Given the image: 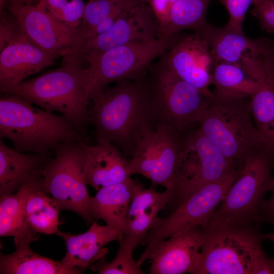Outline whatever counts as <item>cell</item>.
Wrapping results in <instances>:
<instances>
[{
	"label": "cell",
	"instance_id": "38",
	"mask_svg": "<svg viewBox=\"0 0 274 274\" xmlns=\"http://www.w3.org/2000/svg\"><path fill=\"white\" fill-rule=\"evenodd\" d=\"M271 196L268 199H264L261 207V214L264 222L268 223L274 227V184L272 188Z\"/></svg>",
	"mask_w": 274,
	"mask_h": 274
},
{
	"label": "cell",
	"instance_id": "11",
	"mask_svg": "<svg viewBox=\"0 0 274 274\" xmlns=\"http://www.w3.org/2000/svg\"><path fill=\"white\" fill-rule=\"evenodd\" d=\"M182 35L181 32L149 42L131 43L88 58L85 62L91 78L90 93L144 73L153 60L166 53Z\"/></svg>",
	"mask_w": 274,
	"mask_h": 274
},
{
	"label": "cell",
	"instance_id": "25",
	"mask_svg": "<svg viewBox=\"0 0 274 274\" xmlns=\"http://www.w3.org/2000/svg\"><path fill=\"white\" fill-rule=\"evenodd\" d=\"M59 207L52 198L47 195L43 186L42 175L29 192L25 204V218L27 226L36 233L60 236L58 229Z\"/></svg>",
	"mask_w": 274,
	"mask_h": 274
},
{
	"label": "cell",
	"instance_id": "40",
	"mask_svg": "<svg viewBox=\"0 0 274 274\" xmlns=\"http://www.w3.org/2000/svg\"><path fill=\"white\" fill-rule=\"evenodd\" d=\"M265 239H268L274 243V232L264 234ZM271 266L273 274H274V259H270Z\"/></svg>",
	"mask_w": 274,
	"mask_h": 274
},
{
	"label": "cell",
	"instance_id": "31",
	"mask_svg": "<svg viewBox=\"0 0 274 274\" xmlns=\"http://www.w3.org/2000/svg\"><path fill=\"white\" fill-rule=\"evenodd\" d=\"M85 5L83 0H41L37 6L58 21L75 26L83 21Z\"/></svg>",
	"mask_w": 274,
	"mask_h": 274
},
{
	"label": "cell",
	"instance_id": "17",
	"mask_svg": "<svg viewBox=\"0 0 274 274\" xmlns=\"http://www.w3.org/2000/svg\"><path fill=\"white\" fill-rule=\"evenodd\" d=\"M202 242L201 226H197L163 240L147 257L150 274H196Z\"/></svg>",
	"mask_w": 274,
	"mask_h": 274
},
{
	"label": "cell",
	"instance_id": "2",
	"mask_svg": "<svg viewBox=\"0 0 274 274\" xmlns=\"http://www.w3.org/2000/svg\"><path fill=\"white\" fill-rule=\"evenodd\" d=\"M202 242L196 274H273L261 244L259 224L210 221L201 226Z\"/></svg>",
	"mask_w": 274,
	"mask_h": 274
},
{
	"label": "cell",
	"instance_id": "20",
	"mask_svg": "<svg viewBox=\"0 0 274 274\" xmlns=\"http://www.w3.org/2000/svg\"><path fill=\"white\" fill-rule=\"evenodd\" d=\"M142 185L131 178L101 188L91 196L89 212L93 221L101 219L118 233V242L123 241V229L132 199Z\"/></svg>",
	"mask_w": 274,
	"mask_h": 274
},
{
	"label": "cell",
	"instance_id": "18",
	"mask_svg": "<svg viewBox=\"0 0 274 274\" xmlns=\"http://www.w3.org/2000/svg\"><path fill=\"white\" fill-rule=\"evenodd\" d=\"M66 252L61 262L71 268L82 270L105 257L108 249L105 246L119 238L118 232L106 224L100 225L95 220L89 228L80 234L61 232Z\"/></svg>",
	"mask_w": 274,
	"mask_h": 274
},
{
	"label": "cell",
	"instance_id": "34",
	"mask_svg": "<svg viewBox=\"0 0 274 274\" xmlns=\"http://www.w3.org/2000/svg\"><path fill=\"white\" fill-rule=\"evenodd\" d=\"M24 32L16 16L5 9L0 10V52Z\"/></svg>",
	"mask_w": 274,
	"mask_h": 274
},
{
	"label": "cell",
	"instance_id": "28",
	"mask_svg": "<svg viewBox=\"0 0 274 274\" xmlns=\"http://www.w3.org/2000/svg\"><path fill=\"white\" fill-rule=\"evenodd\" d=\"M211 0H178L170 13V22L165 37L185 30L196 32L208 23L207 9Z\"/></svg>",
	"mask_w": 274,
	"mask_h": 274
},
{
	"label": "cell",
	"instance_id": "30",
	"mask_svg": "<svg viewBox=\"0 0 274 274\" xmlns=\"http://www.w3.org/2000/svg\"><path fill=\"white\" fill-rule=\"evenodd\" d=\"M117 253L113 260L107 262L105 257L90 266L99 274H144L141 265L133 257L134 250L123 243H119Z\"/></svg>",
	"mask_w": 274,
	"mask_h": 274
},
{
	"label": "cell",
	"instance_id": "33",
	"mask_svg": "<svg viewBox=\"0 0 274 274\" xmlns=\"http://www.w3.org/2000/svg\"><path fill=\"white\" fill-rule=\"evenodd\" d=\"M172 196V191L166 189L159 193L152 187L149 189L141 186L135 193L132 199L128 216L126 219L152 209H157L160 211L168 206Z\"/></svg>",
	"mask_w": 274,
	"mask_h": 274
},
{
	"label": "cell",
	"instance_id": "8",
	"mask_svg": "<svg viewBox=\"0 0 274 274\" xmlns=\"http://www.w3.org/2000/svg\"><path fill=\"white\" fill-rule=\"evenodd\" d=\"M243 166L223 155L198 126L187 131L183 135L168 206L173 212L203 186Z\"/></svg>",
	"mask_w": 274,
	"mask_h": 274
},
{
	"label": "cell",
	"instance_id": "16",
	"mask_svg": "<svg viewBox=\"0 0 274 274\" xmlns=\"http://www.w3.org/2000/svg\"><path fill=\"white\" fill-rule=\"evenodd\" d=\"M60 57L43 48L24 32L0 52L1 92L9 93Z\"/></svg>",
	"mask_w": 274,
	"mask_h": 274
},
{
	"label": "cell",
	"instance_id": "41",
	"mask_svg": "<svg viewBox=\"0 0 274 274\" xmlns=\"http://www.w3.org/2000/svg\"><path fill=\"white\" fill-rule=\"evenodd\" d=\"M269 53L272 59V60L274 63V42L270 41L269 46Z\"/></svg>",
	"mask_w": 274,
	"mask_h": 274
},
{
	"label": "cell",
	"instance_id": "9",
	"mask_svg": "<svg viewBox=\"0 0 274 274\" xmlns=\"http://www.w3.org/2000/svg\"><path fill=\"white\" fill-rule=\"evenodd\" d=\"M82 142L66 141L54 147L55 157L50 159L42 170L43 186L60 211L75 212L90 224L94 221L89 212L91 196L85 178L87 155Z\"/></svg>",
	"mask_w": 274,
	"mask_h": 274
},
{
	"label": "cell",
	"instance_id": "12",
	"mask_svg": "<svg viewBox=\"0 0 274 274\" xmlns=\"http://www.w3.org/2000/svg\"><path fill=\"white\" fill-rule=\"evenodd\" d=\"M13 14L27 35L46 50L74 62L85 39L82 22L73 26L61 22L38 6L4 0L2 9Z\"/></svg>",
	"mask_w": 274,
	"mask_h": 274
},
{
	"label": "cell",
	"instance_id": "14",
	"mask_svg": "<svg viewBox=\"0 0 274 274\" xmlns=\"http://www.w3.org/2000/svg\"><path fill=\"white\" fill-rule=\"evenodd\" d=\"M159 37L158 21L150 7L143 3L123 12L106 32L86 41L74 62L83 65L86 59L111 49L136 42H149Z\"/></svg>",
	"mask_w": 274,
	"mask_h": 274
},
{
	"label": "cell",
	"instance_id": "39",
	"mask_svg": "<svg viewBox=\"0 0 274 274\" xmlns=\"http://www.w3.org/2000/svg\"><path fill=\"white\" fill-rule=\"evenodd\" d=\"M11 2L22 3L27 5L37 6L41 0H9Z\"/></svg>",
	"mask_w": 274,
	"mask_h": 274
},
{
	"label": "cell",
	"instance_id": "6",
	"mask_svg": "<svg viewBox=\"0 0 274 274\" xmlns=\"http://www.w3.org/2000/svg\"><path fill=\"white\" fill-rule=\"evenodd\" d=\"M156 127L183 133L198 125L213 94L183 80L159 60L149 67Z\"/></svg>",
	"mask_w": 274,
	"mask_h": 274
},
{
	"label": "cell",
	"instance_id": "7",
	"mask_svg": "<svg viewBox=\"0 0 274 274\" xmlns=\"http://www.w3.org/2000/svg\"><path fill=\"white\" fill-rule=\"evenodd\" d=\"M273 164L274 150L267 146L248 156L210 221L264 223L261 207L274 184Z\"/></svg>",
	"mask_w": 274,
	"mask_h": 274
},
{
	"label": "cell",
	"instance_id": "26",
	"mask_svg": "<svg viewBox=\"0 0 274 274\" xmlns=\"http://www.w3.org/2000/svg\"><path fill=\"white\" fill-rule=\"evenodd\" d=\"M212 75L215 92L228 96L251 98L260 86L259 82L237 64L216 62Z\"/></svg>",
	"mask_w": 274,
	"mask_h": 274
},
{
	"label": "cell",
	"instance_id": "4",
	"mask_svg": "<svg viewBox=\"0 0 274 274\" xmlns=\"http://www.w3.org/2000/svg\"><path fill=\"white\" fill-rule=\"evenodd\" d=\"M91 78L88 68L74 62L25 80L8 93L17 94L51 113L69 119L84 135L89 116Z\"/></svg>",
	"mask_w": 274,
	"mask_h": 274
},
{
	"label": "cell",
	"instance_id": "42",
	"mask_svg": "<svg viewBox=\"0 0 274 274\" xmlns=\"http://www.w3.org/2000/svg\"><path fill=\"white\" fill-rule=\"evenodd\" d=\"M4 0H0V9L2 8Z\"/></svg>",
	"mask_w": 274,
	"mask_h": 274
},
{
	"label": "cell",
	"instance_id": "3",
	"mask_svg": "<svg viewBox=\"0 0 274 274\" xmlns=\"http://www.w3.org/2000/svg\"><path fill=\"white\" fill-rule=\"evenodd\" d=\"M4 94L0 99V138L11 141L13 149L47 155L64 142H87L66 117L35 108L17 94Z\"/></svg>",
	"mask_w": 274,
	"mask_h": 274
},
{
	"label": "cell",
	"instance_id": "13",
	"mask_svg": "<svg viewBox=\"0 0 274 274\" xmlns=\"http://www.w3.org/2000/svg\"><path fill=\"white\" fill-rule=\"evenodd\" d=\"M185 133L158 126L145 134L129 160L128 174L141 175L149 179L152 185L171 190Z\"/></svg>",
	"mask_w": 274,
	"mask_h": 274
},
{
	"label": "cell",
	"instance_id": "35",
	"mask_svg": "<svg viewBox=\"0 0 274 274\" xmlns=\"http://www.w3.org/2000/svg\"><path fill=\"white\" fill-rule=\"evenodd\" d=\"M251 13L260 28L274 36V0H254Z\"/></svg>",
	"mask_w": 274,
	"mask_h": 274
},
{
	"label": "cell",
	"instance_id": "24",
	"mask_svg": "<svg viewBox=\"0 0 274 274\" xmlns=\"http://www.w3.org/2000/svg\"><path fill=\"white\" fill-rule=\"evenodd\" d=\"M31 242L15 245L14 252L5 255L1 253V274H77L82 273L80 268H71L61 261L44 257L33 252Z\"/></svg>",
	"mask_w": 274,
	"mask_h": 274
},
{
	"label": "cell",
	"instance_id": "36",
	"mask_svg": "<svg viewBox=\"0 0 274 274\" xmlns=\"http://www.w3.org/2000/svg\"><path fill=\"white\" fill-rule=\"evenodd\" d=\"M227 10L229 19L227 24L243 30V24L246 13L254 0H219Z\"/></svg>",
	"mask_w": 274,
	"mask_h": 274
},
{
	"label": "cell",
	"instance_id": "21",
	"mask_svg": "<svg viewBox=\"0 0 274 274\" xmlns=\"http://www.w3.org/2000/svg\"><path fill=\"white\" fill-rule=\"evenodd\" d=\"M208 45L215 63L224 62L239 64L244 56L260 47L266 38L251 39L243 29L227 24L216 26L208 22L198 32Z\"/></svg>",
	"mask_w": 274,
	"mask_h": 274
},
{
	"label": "cell",
	"instance_id": "5",
	"mask_svg": "<svg viewBox=\"0 0 274 274\" xmlns=\"http://www.w3.org/2000/svg\"><path fill=\"white\" fill-rule=\"evenodd\" d=\"M250 101L215 92L198 124L223 155L242 166L254 152L268 146L254 124Z\"/></svg>",
	"mask_w": 274,
	"mask_h": 274
},
{
	"label": "cell",
	"instance_id": "23",
	"mask_svg": "<svg viewBox=\"0 0 274 274\" xmlns=\"http://www.w3.org/2000/svg\"><path fill=\"white\" fill-rule=\"evenodd\" d=\"M0 138V196L12 194L50 159L47 155L26 154L8 147Z\"/></svg>",
	"mask_w": 274,
	"mask_h": 274
},
{
	"label": "cell",
	"instance_id": "22",
	"mask_svg": "<svg viewBox=\"0 0 274 274\" xmlns=\"http://www.w3.org/2000/svg\"><path fill=\"white\" fill-rule=\"evenodd\" d=\"M39 171L27 180L14 193L0 198V236H13L15 245L37 240L39 234L27 226L25 218V204L27 196L38 179Z\"/></svg>",
	"mask_w": 274,
	"mask_h": 274
},
{
	"label": "cell",
	"instance_id": "10",
	"mask_svg": "<svg viewBox=\"0 0 274 274\" xmlns=\"http://www.w3.org/2000/svg\"><path fill=\"white\" fill-rule=\"evenodd\" d=\"M241 169L203 186L168 217H156L142 244L146 248L137 261L138 263L142 265L161 241L192 227L207 225Z\"/></svg>",
	"mask_w": 274,
	"mask_h": 274
},
{
	"label": "cell",
	"instance_id": "27",
	"mask_svg": "<svg viewBox=\"0 0 274 274\" xmlns=\"http://www.w3.org/2000/svg\"><path fill=\"white\" fill-rule=\"evenodd\" d=\"M259 82L260 88L250 98L251 113L258 132L274 150V72L267 73Z\"/></svg>",
	"mask_w": 274,
	"mask_h": 274
},
{
	"label": "cell",
	"instance_id": "19",
	"mask_svg": "<svg viewBox=\"0 0 274 274\" xmlns=\"http://www.w3.org/2000/svg\"><path fill=\"white\" fill-rule=\"evenodd\" d=\"M82 144L87 155L85 168L87 185L97 191L130 178L128 173L129 160L116 146L107 142L88 145L82 141Z\"/></svg>",
	"mask_w": 274,
	"mask_h": 274
},
{
	"label": "cell",
	"instance_id": "37",
	"mask_svg": "<svg viewBox=\"0 0 274 274\" xmlns=\"http://www.w3.org/2000/svg\"><path fill=\"white\" fill-rule=\"evenodd\" d=\"M178 0H144L153 11L159 24V37H165L172 9Z\"/></svg>",
	"mask_w": 274,
	"mask_h": 274
},
{
	"label": "cell",
	"instance_id": "29",
	"mask_svg": "<svg viewBox=\"0 0 274 274\" xmlns=\"http://www.w3.org/2000/svg\"><path fill=\"white\" fill-rule=\"evenodd\" d=\"M143 3H145L144 0H89L82 21L85 39L86 34L105 18Z\"/></svg>",
	"mask_w": 274,
	"mask_h": 274
},
{
	"label": "cell",
	"instance_id": "1",
	"mask_svg": "<svg viewBox=\"0 0 274 274\" xmlns=\"http://www.w3.org/2000/svg\"><path fill=\"white\" fill-rule=\"evenodd\" d=\"M90 93V122L97 142L116 146L130 159L141 139L156 128L146 72Z\"/></svg>",
	"mask_w": 274,
	"mask_h": 274
},
{
	"label": "cell",
	"instance_id": "32",
	"mask_svg": "<svg viewBox=\"0 0 274 274\" xmlns=\"http://www.w3.org/2000/svg\"><path fill=\"white\" fill-rule=\"evenodd\" d=\"M159 212L157 209H152L126 219L123 229V239L120 243L133 250L139 245H142Z\"/></svg>",
	"mask_w": 274,
	"mask_h": 274
},
{
	"label": "cell",
	"instance_id": "15",
	"mask_svg": "<svg viewBox=\"0 0 274 274\" xmlns=\"http://www.w3.org/2000/svg\"><path fill=\"white\" fill-rule=\"evenodd\" d=\"M159 60L179 77L204 92L213 94V71L215 62L210 48L197 33L183 35Z\"/></svg>",
	"mask_w": 274,
	"mask_h": 274
}]
</instances>
